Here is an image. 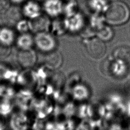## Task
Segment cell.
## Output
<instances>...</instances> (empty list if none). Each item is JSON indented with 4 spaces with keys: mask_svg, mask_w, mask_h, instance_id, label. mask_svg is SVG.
I'll return each instance as SVG.
<instances>
[{
    "mask_svg": "<svg viewBox=\"0 0 130 130\" xmlns=\"http://www.w3.org/2000/svg\"><path fill=\"white\" fill-rule=\"evenodd\" d=\"M129 10L123 3L116 1L109 5L106 11L105 18L107 22L113 25L124 23L129 18Z\"/></svg>",
    "mask_w": 130,
    "mask_h": 130,
    "instance_id": "6da1fadb",
    "label": "cell"
},
{
    "mask_svg": "<svg viewBox=\"0 0 130 130\" xmlns=\"http://www.w3.org/2000/svg\"><path fill=\"white\" fill-rule=\"evenodd\" d=\"M17 33L14 26L6 23H0V46L12 48L15 45Z\"/></svg>",
    "mask_w": 130,
    "mask_h": 130,
    "instance_id": "7a4b0ae2",
    "label": "cell"
},
{
    "mask_svg": "<svg viewBox=\"0 0 130 130\" xmlns=\"http://www.w3.org/2000/svg\"><path fill=\"white\" fill-rule=\"evenodd\" d=\"M19 72L13 64L4 60H0V81L10 84H14Z\"/></svg>",
    "mask_w": 130,
    "mask_h": 130,
    "instance_id": "3957f363",
    "label": "cell"
},
{
    "mask_svg": "<svg viewBox=\"0 0 130 130\" xmlns=\"http://www.w3.org/2000/svg\"><path fill=\"white\" fill-rule=\"evenodd\" d=\"M86 49L88 54L92 58L98 59L102 57L106 52V46L102 40L93 38L86 43Z\"/></svg>",
    "mask_w": 130,
    "mask_h": 130,
    "instance_id": "277c9868",
    "label": "cell"
},
{
    "mask_svg": "<svg viewBox=\"0 0 130 130\" xmlns=\"http://www.w3.org/2000/svg\"><path fill=\"white\" fill-rule=\"evenodd\" d=\"M16 60L18 64L21 67L24 69L30 68L36 63V54L31 49L18 50L16 54Z\"/></svg>",
    "mask_w": 130,
    "mask_h": 130,
    "instance_id": "5b68a950",
    "label": "cell"
},
{
    "mask_svg": "<svg viewBox=\"0 0 130 130\" xmlns=\"http://www.w3.org/2000/svg\"><path fill=\"white\" fill-rule=\"evenodd\" d=\"M34 43L41 50L49 51L55 46V41L50 35L45 32H39L34 38Z\"/></svg>",
    "mask_w": 130,
    "mask_h": 130,
    "instance_id": "8992f818",
    "label": "cell"
},
{
    "mask_svg": "<svg viewBox=\"0 0 130 130\" xmlns=\"http://www.w3.org/2000/svg\"><path fill=\"white\" fill-rule=\"evenodd\" d=\"M22 16L28 19H35L40 14V8L37 3L29 1L24 3L20 9Z\"/></svg>",
    "mask_w": 130,
    "mask_h": 130,
    "instance_id": "52a82bcc",
    "label": "cell"
},
{
    "mask_svg": "<svg viewBox=\"0 0 130 130\" xmlns=\"http://www.w3.org/2000/svg\"><path fill=\"white\" fill-rule=\"evenodd\" d=\"M34 43V38L28 32L17 35L15 45L18 50H27L31 49Z\"/></svg>",
    "mask_w": 130,
    "mask_h": 130,
    "instance_id": "ba28073f",
    "label": "cell"
},
{
    "mask_svg": "<svg viewBox=\"0 0 130 130\" xmlns=\"http://www.w3.org/2000/svg\"><path fill=\"white\" fill-rule=\"evenodd\" d=\"M113 56L116 59L125 63L130 62V46L125 45L118 46L114 50Z\"/></svg>",
    "mask_w": 130,
    "mask_h": 130,
    "instance_id": "9c48e42d",
    "label": "cell"
},
{
    "mask_svg": "<svg viewBox=\"0 0 130 130\" xmlns=\"http://www.w3.org/2000/svg\"><path fill=\"white\" fill-rule=\"evenodd\" d=\"M44 62L46 66L50 68H57L61 64V55L57 51L51 52L45 57Z\"/></svg>",
    "mask_w": 130,
    "mask_h": 130,
    "instance_id": "30bf717a",
    "label": "cell"
},
{
    "mask_svg": "<svg viewBox=\"0 0 130 130\" xmlns=\"http://www.w3.org/2000/svg\"><path fill=\"white\" fill-rule=\"evenodd\" d=\"M25 120L23 115L19 113H12L10 119V127L12 130H24Z\"/></svg>",
    "mask_w": 130,
    "mask_h": 130,
    "instance_id": "8fae6325",
    "label": "cell"
},
{
    "mask_svg": "<svg viewBox=\"0 0 130 130\" xmlns=\"http://www.w3.org/2000/svg\"><path fill=\"white\" fill-rule=\"evenodd\" d=\"M6 16L7 21H8L7 24L14 26L15 23L20 19V16L22 14L20 9H17L16 7L11 6L6 14L4 15Z\"/></svg>",
    "mask_w": 130,
    "mask_h": 130,
    "instance_id": "7c38bea8",
    "label": "cell"
},
{
    "mask_svg": "<svg viewBox=\"0 0 130 130\" xmlns=\"http://www.w3.org/2000/svg\"><path fill=\"white\" fill-rule=\"evenodd\" d=\"M11 84L6 82L0 84V98L11 100L15 96V91Z\"/></svg>",
    "mask_w": 130,
    "mask_h": 130,
    "instance_id": "4fadbf2b",
    "label": "cell"
},
{
    "mask_svg": "<svg viewBox=\"0 0 130 130\" xmlns=\"http://www.w3.org/2000/svg\"><path fill=\"white\" fill-rule=\"evenodd\" d=\"M13 109V105L10 99L0 98V115L7 117L10 115Z\"/></svg>",
    "mask_w": 130,
    "mask_h": 130,
    "instance_id": "5bb4252c",
    "label": "cell"
},
{
    "mask_svg": "<svg viewBox=\"0 0 130 130\" xmlns=\"http://www.w3.org/2000/svg\"><path fill=\"white\" fill-rule=\"evenodd\" d=\"M14 28L19 34L27 33L32 29L31 23L25 19H20L14 25Z\"/></svg>",
    "mask_w": 130,
    "mask_h": 130,
    "instance_id": "9a60e30c",
    "label": "cell"
},
{
    "mask_svg": "<svg viewBox=\"0 0 130 130\" xmlns=\"http://www.w3.org/2000/svg\"><path fill=\"white\" fill-rule=\"evenodd\" d=\"M45 9L51 15H56L60 11V4L57 0H49L46 3Z\"/></svg>",
    "mask_w": 130,
    "mask_h": 130,
    "instance_id": "2e32d148",
    "label": "cell"
},
{
    "mask_svg": "<svg viewBox=\"0 0 130 130\" xmlns=\"http://www.w3.org/2000/svg\"><path fill=\"white\" fill-rule=\"evenodd\" d=\"M98 36L99 39L102 41L109 40L113 36V31L109 27L103 26L99 30Z\"/></svg>",
    "mask_w": 130,
    "mask_h": 130,
    "instance_id": "e0dca14e",
    "label": "cell"
},
{
    "mask_svg": "<svg viewBox=\"0 0 130 130\" xmlns=\"http://www.w3.org/2000/svg\"><path fill=\"white\" fill-rule=\"evenodd\" d=\"M91 6L96 11H106L108 6L105 0H91Z\"/></svg>",
    "mask_w": 130,
    "mask_h": 130,
    "instance_id": "ac0fdd59",
    "label": "cell"
},
{
    "mask_svg": "<svg viewBox=\"0 0 130 130\" xmlns=\"http://www.w3.org/2000/svg\"><path fill=\"white\" fill-rule=\"evenodd\" d=\"M12 5L10 0H0V16L5 15Z\"/></svg>",
    "mask_w": 130,
    "mask_h": 130,
    "instance_id": "d6986e66",
    "label": "cell"
},
{
    "mask_svg": "<svg viewBox=\"0 0 130 130\" xmlns=\"http://www.w3.org/2000/svg\"><path fill=\"white\" fill-rule=\"evenodd\" d=\"M12 48H5L0 46V60L6 58L10 56L11 53Z\"/></svg>",
    "mask_w": 130,
    "mask_h": 130,
    "instance_id": "ffe728a7",
    "label": "cell"
},
{
    "mask_svg": "<svg viewBox=\"0 0 130 130\" xmlns=\"http://www.w3.org/2000/svg\"><path fill=\"white\" fill-rule=\"evenodd\" d=\"M24 1V0H10L12 5L13 6H17V5L20 4Z\"/></svg>",
    "mask_w": 130,
    "mask_h": 130,
    "instance_id": "44dd1931",
    "label": "cell"
},
{
    "mask_svg": "<svg viewBox=\"0 0 130 130\" xmlns=\"http://www.w3.org/2000/svg\"><path fill=\"white\" fill-rule=\"evenodd\" d=\"M0 130H5V125L0 121Z\"/></svg>",
    "mask_w": 130,
    "mask_h": 130,
    "instance_id": "7402d4cb",
    "label": "cell"
}]
</instances>
